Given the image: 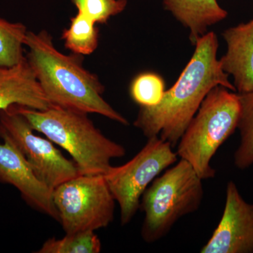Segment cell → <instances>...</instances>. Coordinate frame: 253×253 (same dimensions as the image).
I'll use <instances>...</instances> for the list:
<instances>
[{
    "mask_svg": "<svg viewBox=\"0 0 253 253\" xmlns=\"http://www.w3.org/2000/svg\"><path fill=\"white\" fill-rule=\"evenodd\" d=\"M78 12L94 23L106 24L110 18L126 9L127 0H71Z\"/></svg>",
    "mask_w": 253,
    "mask_h": 253,
    "instance_id": "19",
    "label": "cell"
},
{
    "mask_svg": "<svg viewBox=\"0 0 253 253\" xmlns=\"http://www.w3.org/2000/svg\"><path fill=\"white\" fill-rule=\"evenodd\" d=\"M26 58L52 106L85 114L96 113L123 126L126 118L105 101V88L96 75L84 68L83 56L66 55L56 49L45 30L28 31L25 39Z\"/></svg>",
    "mask_w": 253,
    "mask_h": 253,
    "instance_id": "2",
    "label": "cell"
},
{
    "mask_svg": "<svg viewBox=\"0 0 253 253\" xmlns=\"http://www.w3.org/2000/svg\"><path fill=\"white\" fill-rule=\"evenodd\" d=\"M164 81L159 75L141 73L131 81L129 95L139 107H152L159 104L165 94Z\"/></svg>",
    "mask_w": 253,
    "mask_h": 253,
    "instance_id": "18",
    "label": "cell"
},
{
    "mask_svg": "<svg viewBox=\"0 0 253 253\" xmlns=\"http://www.w3.org/2000/svg\"><path fill=\"white\" fill-rule=\"evenodd\" d=\"M53 202L66 234L107 227L115 201L103 174H80L53 190Z\"/></svg>",
    "mask_w": 253,
    "mask_h": 253,
    "instance_id": "6",
    "label": "cell"
},
{
    "mask_svg": "<svg viewBox=\"0 0 253 253\" xmlns=\"http://www.w3.org/2000/svg\"><path fill=\"white\" fill-rule=\"evenodd\" d=\"M27 27L0 18V68L10 67L22 61Z\"/></svg>",
    "mask_w": 253,
    "mask_h": 253,
    "instance_id": "16",
    "label": "cell"
},
{
    "mask_svg": "<svg viewBox=\"0 0 253 253\" xmlns=\"http://www.w3.org/2000/svg\"><path fill=\"white\" fill-rule=\"evenodd\" d=\"M34 131L15 105L0 111V138L19 151L37 177L49 189L81 174L74 161L63 156L52 141Z\"/></svg>",
    "mask_w": 253,
    "mask_h": 253,
    "instance_id": "8",
    "label": "cell"
},
{
    "mask_svg": "<svg viewBox=\"0 0 253 253\" xmlns=\"http://www.w3.org/2000/svg\"><path fill=\"white\" fill-rule=\"evenodd\" d=\"M0 183L14 186L28 206L59 221L53 190L37 177L22 155L6 141L0 144Z\"/></svg>",
    "mask_w": 253,
    "mask_h": 253,
    "instance_id": "10",
    "label": "cell"
},
{
    "mask_svg": "<svg viewBox=\"0 0 253 253\" xmlns=\"http://www.w3.org/2000/svg\"><path fill=\"white\" fill-rule=\"evenodd\" d=\"M202 181L183 159L153 181L139 206L144 213L141 236L145 242L152 244L163 239L176 221L199 209L204 196Z\"/></svg>",
    "mask_w": 253,
    "mask_h": 253,
    "instance_id": "5",
    "label": "cell"
},
{
    "mask_svg": "<svg viewBox=\"0 0 253 253\" xmlns=\"http://www.w3.org/2000/svg\"><path fill=\"white\" fill-rule=\"evenodd\" d=\"M61 38L66 49L73 54L90 55L99 44V28L94 21L78 12L71 18V24L63 31Z\"/></svg>",
    "mask_w": 253,
    "mask_h": 253,
    "instance_id": "14",
    "label": "cell"
},
{
    "mask_svg": "<svg viewBox=\"0 0 253 253\" xmlns=\"http://www.w3.org/2000/svg\"><path fill=\"white\" fill-rule=\"evenodd\" d=\"M101 243L95 231H87L66 234L61 239L50 238L38 253H99Z\"/></svg>",
    "mask_w": 253,
    "mask_h": 253,
    "instance_id": "17",
    "label": "cell"
},
{
    "mask_svg": "<svg viewBox=\"0 0 253 253\" xmlns=\"http://www.w3.org/2000/svg\"><path fill=\"white\" fill-rule=\"evenodd\" d=\"M15 106L35 131L71 155L81 174L104 175L111 160L126 156L124 146L106 137L85 113L56 106L43 111Z\"/></svg>",
    "mask_w": 253,
    "mask_h": 253,
    "instance_id": "3",
    "label": "cell"
},
{
    "mask_svg": "<svg viewBox=\"0 0 253 253\" xmlns=\"http://www.w3.org/2000/svg\"><path fill=\"white\" fill-rule=\"evenodd\" d=\"M241 112L237 129L240 143L234 156L238 169H247L253 165V91L239 94Z\"/></svg>",
    "mask_w": 253,
    "mask_h": 253,
    "instance_id": "15",
    "label": "cell"
},
{
    "mask_svg": "<svg viewBox=\"0 0 253 253\" xmlns=\"http://www.w3.org/2000/svg\"><path fill=\"white\" fill-rule=\"evenodd\" d=\"M13 105L41 111L52 106L26 56L14 66L0 68V111Z\"/></svg>",
    "mask_w": 253,
    "mask_h": 253,
    "instance_id": "12",
    "label": "cell"
},
{
    "mask_svg": "<svg viewBox=\"0 0 253 253\" xmlns=\"http://www.w3.org/2000/svg\"><path fill=\"white\" fill-rule=\"evenodd\" d=\"M201 253H253V204L245 201L233 181L228 182L219 224Z\"/></svg>",
    "mask_w": 253,
    "mask_h": 253,
    "instance_id": "9",
    "label": "cell"
},
{
    "mask_svg": "<svg viewBox=\"0 0 253 253\" xmlns=\"http://www.w3.org/2000/svg\"><path fill=\"white\" fill-rule=\"evenodd\" d=\"M191 59L162 101L152 107H139L134 126L147 139L159 136L176 147L210 91L217 86L236 91L217 59L219 42L208 32L195 44Z\"/></svg>",
    "mask_w": 253,
    "mask_h": 253,
    "instance_id": "1",
    "label": "cell"
},
{
    "mask_svg": "<svg viewBox=\"0 0 253 253\" xmlns=\"http://www.w3.org/2000/svg\"><path fill=\"white\" fill-rule=\"evenodd\" d=\"M164 9L189 31L193 45L208 33V28L227 17L218 0H162Z\"/></svg>",
    "mask_w": 253,
    "mask_h": 253,
    "instance_id": "13",
    "label": "cell"
},
{
    "mask_svg": "<svg viewBox=\"0 0 253 253\" xmlns=\"http://www.w3.org/2000/svg\"><path fill=\"white\" fill-rule=\"evenodd\" d=\"M222 37L226 44L219 59L223 71L233 78L238 94L253 91V18L227 28Z\"/></svg>",
    "mask_w": 253,
    "mask_h": 253,
    "instance_id": "11",
    "label": "cell"
},
{
    "mask_svg": "<svg viewBox=\"0 0 253 253\" xmlns=\"http://www.w3.org/2000/svg\"><path fill=\"white\" fill-rule=\"evenodd\" d=\"M159 136L147 142L132 159L118 167L111 166L104 178L121 209L123 226L129 224L139 210L141 196L153 181L176 162L178 155Z\"/></svg>",
    "mask_w": 253,
    "mask_h": 253,
    "instance_id": "7",
    "label": "cell"
},
{
    "mask_svg": "<svg viewBox=\"0 0 253 253\" xmlns=\"http://www.w3.org/2000/svg\"><path fill=\"white\" fill-rule=\"evenodd\" d=\"M240 112L239 94L215 86L206 96L176 145L178 157L190 163L203 180L215 176L211 161L237 129Z\"/></svg>",
    "mask_w": 253,
    "mask_h": 253,
    "instance_id": "4",
    "label": "cell"
}]
</instances>
